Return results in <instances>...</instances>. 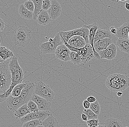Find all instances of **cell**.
Returning <instances> with one entry per match:
<instances>
[{"mask_svg": "<svg viewBox=\"0 0 129 127\" xmlns=\"http://www.w3.org/2000/svg\"><path fill=\"white\" fill-rule=\"evenodd\" d=\"M43 127H59V124L56 118L51 115L42 122Z\"/></svg>", "mask_w": 129, "mask_h": 127, "instance_id": "cell-26", "label": "cell"}, {"mask_svg": "<svg viewBox=\"0 0 129 127\" xmlns=\"http://www.w3.org/2000/svg\"><path fill=\"white\" fill-rule=\"evenodd\" d=\"M89 109L96 114L99 115L100 114L101 106L98 101L96 100L95 102L91 103Z\"/></svg>", "mask_w": 129, "mask_h": 127, "instance_id": "cell-32", "label": "cell"}, {"mask_svg": "<svg viewBox=\"0 0 129 127\" xmlns=\"http://www.w3.org/2000/svg\"><path fill=\"white\" fill-rule=\"evenodd\" d=\"M51 5V1L50 0H43L42 4V9L43 10L48 11Z\"/></svg>", "mask_w": 129, "mask_h": 127, "instance_id": "cell-37", "label": "cell"}, {"mask_svg": "<svg viewBox=\"0 0 129 127\" xmlns=\"http://www.w3.org/2000/svg\"><path fill=\"white\" fill-rule=\"evenodd\" d=\"M110 32L113 34H116L117 33V29L114 26H111L110 28Z\"/></svg>", "mask_w": 129, "mask_h": 127, "instance_id": "cell-41", "label": "cell"}, {"mask_svg": "<svg viewBox=\"0 0 129 127\" xmlns=\"http://www.w3.org/2000/svg\"><path fill=\"white\" fill-rule=\"evenodd\" d=\"M1 47V43H0V47Z\"/></svg>", "mask_w": 129, "mask_h": 127, "instance_id": "cell-48", "label": "cell"}, {"mask_svg": "<svg viewBox=\"0 0 129 127\" xmlns=\"http://www.w3.org/2000/svg\"><path fill=\"white\" fill-rule=\"evenodd\" d=\"M116 29L117 33L115 35L117 37L128 39L129 32V22L124 23Z\"/></svg>", "mask_w": 129, "mask_h": 127, "instance_id": "cell-20", "label": "cell"}, {"mask_svg": "<svg viewBox=\"0 0 129 127\" xmlns=\"http://www.w3.org/2000/svg\"><path fill=\"white\" fill-rule=\"evenodd\" d=\"M35 6L34 10L33 12V19L36 21L38 14L42 10V0H33Z\"/></svg>", "mask_w": 129, "mask_h": 127, "instance_id": "cell-28", "label": "cell"}, {"mask_svg": "<svg viewBox=\"0 0 129 127\" xmlns=\"http://www.w3.org/2000/svg\"><path fill=\"white\" fill-rule=\"evenodd\" d=\"M125 8L126 9L129 11V4L128 2L125 3Z\"/></svg>", "mask_w": 129, "mask_h": 127, "instance_id": "cell-43", "label": "cell"}, {"mask_svg": "<svg viewBox=\"0 0 129 127\" xmlns=\"http://www.w3.org/2000/svg\"><path fill=\"white\" fill-rule=\"evenodd\" d=\"M106 127H123L122 123L118 119L110 118L104 123Z\"/></svg>", "mask_w": 129, "mask_h": 127, "instance_id": "cell-27", "label": "cell"}, {"mask_svg": "<svg viewBox=\"0 0 129 127\" xmlns=\"http://www.w3.org/2000/svg\"><path fill=\"white\" fill-rule=\"evenodd\" d=\"M51 5L47 11L51 19L55 20L60 16L61 13V7L58 1L53 0L51 1Z\"/></svg>", "mask_w": 129, "mask_h": 127, "instance_id": "cell-16", "label": "cell"}, {"mask_svg": "<svg viewBox=\"0 0 129 127\" xmlns=\"http://www.w3.org/2000/svg\"><path fill=\"white\" fill-rule=\"evenodd\" d=\"M129 127L128 126H125V127Z\"/></svg>", "mask_w": 129, "mask_h": 127, "instance_id": "cell-49", "label": "cell"}, {"mask_svg": "<svg viewBox=\"0 0 129 127\" xmlns=\"http://www.w3.org/2000/svg\"><path fill=\"white\" fill-rule=\"evenodd\" d=\"M128 39H129V32L128 33Z\"/></svg>", "mask_w": 129, "mask_h": 127, "instance_id": "cell-47", "label": "cell"}, {"mask_svg": "<svg viewBox=\"0 0 129 127\" xmlns=\"http://www.w3.org/2000/svg\"><path fill=\"white\" fill-rule=\"evenodd\" d=\"M27 106L31 112H37L39 111L38 106L36 103L30 100L27 103Z\"/></svg>", "mask_w": 129, "mask_h": 127, "instance_id": "cell-34", "label": "cell"}, {"mask_svg": "<svg viewBox=\"0 0 129 127\" xmlns=\"http://www.w3.org/2000/svg\"><path fill=\"white\" fill-rule=\"evenodd\" d=\"M9 67L11 72L12 83L6 92L10 96L14 88L17 85L22 83L24 74L23 70L19 65L17 58L16 57L10 59Z\"/></svg>", "mask_w": 129, "mask_h": 127, "instance_id": "cell-2", "label": "cell"}, {"mask_svg": "<svg viewBox=\"0 0 129 127\" xmlns=\"http://www.w3.org/2000/svg\"><path fill=\"white\" fill-rule=\"evenodd\" d=\"M83 106L85 108L84 109H88L90 108L91 103L89 102L87 100H84L83 103Z\"/></svg>", "mask_w": 129, "mask_h": 127, "instance_id": "cell-38", "label": "cell"}, {"mask_svg": "<svg viewBox=\"0 0 129 127\" xmlns=\"http://www.w3.org/2000/svg\"><path fill=\"white\" fill-rule=\"evenodd\" d=\"M34 94L52 102L54 99L55 94L50 87L43 82H35Z\"/></svg>", "mask_w": 129, "mask_h": 127, "instance_id": "cell-8", "label": "cell"}, {"mask_svg": "<svg viewBox=\"0 0 129 127\" xmlns=\"http://www.w3.org/2000/svg\"><path fill=\"white\" fill-rule=\"evenodd\" d=\"M87 124L88 127H97L100 125V121L98 119L89 120L87 121Z\"/></svg>", "mask_w": 129, "mask_h": 127, "instance_id": "cell-36", "label": "cell"}, {"mask_svg": "<svg viewBox=\"0 0 129 127\" xmlns=\"http://www.w3.org/2000/svg\"><path fill=\"white\" fill-rule=\"evenodd\" d=\"M42 122L40 119L34 120L24 123L22 124V127H35L42 125Z\"/></svg>", "mask_w": 129, "mask_h": 127, "instance_id": "cell-31", "label": "cell"}, {"mask_svg": "<svg viewBox=\"0 0 129 127\" xmlns=\"http://www.w3.org/2000/svg\"><path fill=\"white\" fill-rule=\"evenodd\" d=\"M117 45L121 51L129 54V39L118 38Z\"/></svg>", "mask_w": 129, "mask_h": 127, "instance_id": "cell-25", "label": "cell"}, {"mask_svg": "<svg viewBox=\"0 0 129 127\" xmlns=\"http://www.w3.org/2000/svg\"><path fill=\"white\" fill-rule=\"evenodd\" d=\"M7 107L9 110L14 112L20 107L26 104L20 97H13L10 95L6 100Z\"/></svg>", "mask_w": 129, "mask_h": 127, "instance_id": "cell-14", "label": "cell"}, {"mask_svg": "<svg viewBox=\"0 0 129 127\" xmlns=\"http://www.w3.org/2000/svg\"><path fill=\"white\" fill-rule=\"evenodd\" d=\"M86 26L88 29L89 30V44H90L92 47L93 50V54H94V57L96 59H101L99 54L97 53L93 47V41L94 37L95 35L97 30L99 28V26L97 23H94L88 25Z\"/></svg>", "mask_w": 129, "mask_h": 127, "instance_id": "cell-13", "label": "cell"}, {"mask_svg": "<svg viewBox=\"0 0 129 127\" xmlns=\"http://www.w3.org/2000/svg\"><path fill=\"white\" fill-rule=\"evenodd\" d=\"M62 40L59 33H58L53 39L50 38L49 41L42 43L39 46L42 53L55 54L57 47L63 45Z\"/></svg>", "mask_w": 129, "mask_h": 127, "instance_id": "cell-5", "label": "cell"}, {"mask_svg": "<svg viewBox=\"0 0 129 127\" xmlns=\"http://www.w3.org/2000/svg\"><path fill=\"white\" fill-rule=\"evenodd\" d=\"M122 93L121 92H117V96L118 97H121L122 95Z\"/></svg>", "mask_w": 129, "mask_h": 127, "instance_id": "cell-44", "label": "cell"}, {"mask_svg": "<svg viewBox=\"0 0 129 127\" xmlns=\"http://www.w3.org/2000/svg\"><path fill=\"white\" fill-rule=\"evenodd\" d=\"M62 38L63 41V44L71 51H75L81 55L82 58V62L84 63L87 62L91 59L95 58L92 47L90 44H86V45L83 48L77 49L69 46L63 38Z\"/></svg>", "mask_w": 129, "mask_h": 127, "instance_id": "cell-7", "label": "cell"}, {"mask_svg": "<svg viewBox=\"0 0 129 127\" xmlns=\"http://www.w3.org/2000/svg\"><path fill=\"white\" fill-rule=\"evenodd\" d=\"M52 114V113L49 112L39 111L37 112H31L19 120L22 124L34 120L40 119L43 122L49 116Z\"/></svg>", "mask_w": 129, "mask_h": 127, "instance_id": "cell-9", "label": "cell"}, {"mask_svg": "<svg viewBox=\"0 0 129 127\" xmlns=\"http://www.w3.org/2000/svg\"><path fill=\"white\" fill-rule=\"evenodd\" d=\"M26 86L22 90L19 97L22 99L25 103L27 104L29 101L31 100L33 95L34 94L35 87V82L26 81Z\"/></svg>", "mask_w": 129, "mask_h": 127, "instance_id": "cell-10", "label": "cell"}, {"mask_svg": "<svg viewBox=\"0 0 129 127\" xmlns=\"http://www.w3.org/2000/svg\"><path fill=\"white\" fill-rule=\"evenodd\" d=\"M31 112L27 106V104H24L14 112L16 119H20L30 113Z\"/></svg>", "mask_w": 129, "mask_h": 127, "instance_id": "cell-23", "label": "cell"}, {"mask_svg": "<svg viewBox=\"0 0 129 127\" xmlns=\"http://www.w3.org/2000/svg\"><path fill=\"white\" fill-rule=\"evenodd\" d=\"M35 127H43V126L42 125H39V126H37Z\"/></svg>", "mask_w": 129, "mask_h": 127, "instance_id": "cell-46", "label": "cell"}, {"mask_svg": "<svg viewBox=\"0 0 129 127\" xmlns=\"http://www.w3.org/2000/svg\"><path fill=\"white\" fill-rule=\"evenodd\" d=\"M26 86V83L25 82L17 85L12 90L11 95L13 97L15 98L19 97L21 94L22 91L25 87Z\"/></svg>", "mask_w": 129, "mask_h": 127, "instance_id": "cell-29", "label": "cell"}, {"mask_svg": "<svg viewBox=\"0 0 129 127\" xmlns=\"http://www.w3.org/2000/svg\"><path fill=\"white\" fill-rule=\"evenodd\" d=\"M97 127H106L105 125H100L98 126Z\"/></svg>", "mask_w": 129, "mask_h": 127, "instance_id": "cell-45", "label": "cell"}, {"mask_svg": "<svg viewBox=\"0 0 129 127\" xmlns=\"http://www.w3.org/2000/svg\"><path fill=\"white\" fill-rule=\"evenodd\" d=\"M15 57L13 53L8 48L4 46L0 47V63Z\"/></svg>", "mask_w": 129, "mask_h": 127, "instance_id": "cell-21", "label": "cell"}, {"mask_svg": "<svg viewBox=\"0 0 129 127\" xmlns=\"http://www.w3.org/2000/svg\"><path fill=\"white\" fill-rule=\"evenodd\" d=\"M71 52L69 49L63 44L57 47L55 54L58 59L62 61L67 62L71 61Z\"/></svg>", "mask_w": 129, "mask_h": 127, "instance_id": "cell-12", "label": "cell"}, {"mask_svg": "<svg viewBox=\"0 0 129 127\" xmlns=\"http://www.w3.org/2000/svg\"><path fill=\"white\" fill-rule=\"evenodd\" d=\"M101 59H106L111 60L115 58L117 56V48L114 43L109 46L106 49L99 53Z\"/></svg>", "mask_w": 129, "mask_h": 127, "instance_id": "cell-15", "label": "cell"}, {"mask_svg": "<svg viewBox=\"0 0 129 127\" xmlns=\"http://www.w3.org/2000/svg\"><path fill=\"white\" fill-rule=\"evenodd\" d=\"M31 100L36 103L39 111L51 112V102L48 100L35 94L33 95Z\"/></svg>", "mask_w": 129, "mask_h": 127, "instance_id": "cell-11", "label": "cell"}, {"mask_svg": "<svg viewBox=\"0 0 129 127\" xmlns=\"http://www.w3.org/2000/svg\"><path fill=\"white\" fill-rule=\"evenodd\" d=\"M24 5L25 8L29 11L33 12L34 10L35 6L32 1H28L25 2Z\"/></svg>", "mask_w": 129, "mask_h": 127, "instance_id": "cell-35", "label": "cell"}, {"mask_svg": "<svg viewBox=\"0 0 129 127\" xmlns=\"http://www.w3.org/2000/svg\"><path fill=\"white\" fill-rule=\"evenodd\" d=\"M60 37L68 42L69 40L75 36H82L84 38L86 44H89V30L86 26V25L83 26L81 28L75 29L70 31H60L59 32Z\"/></svg>", "mask_w": 129, "mask_h": 127, "instance_id": "cell-6", "label": "cell"}, {"mask_svg": "<svg viewBox=\"0 0 129 127\" xmlns=\"http://www.w3.org/2000/svg\"><path fill=\"white\" fill-rule=\"evenodd\" d=\"M83 113L85 114L87 116L88 120L97 119L98 118V115L95 114L89 108L88 109H84Z\"/></svg>", "mask_w": 129, "mask_h": 127, "instance_id": "cell-33", "label": "cell"}, {"mask_svg": "<svg viewBox=\"0 0 129 127\" xmlns=\"http://www.w3.org/2000/svg\"><path fill=\"white\" fill-rule=\"evenodd\" d=\"M51 19L47 11L42 10L38 14L36 21L38 24L42 26H45L50 24Z\"/></svg>", "mask_w": 129, "mask_h": 127, "instance_id": "cell-19", "label": "cell"}, {"mask_svg": "<svg viewBox=\"0 0 129 127\" xmlns=\"http://www.w3.org/2000/svg\"><path fill=\"white\" fill-rule=\"evenodd\" d=\"M111 33L108 30H106L102 29L100 28L98 29L94 37L93 44L97 41L105 38H109L111 39L112 38Z\"/></svg>", "mask_w": 129, "mask_h": 127, "instance_id": "cell-22", "label": "cell"}, {"mask_svg": "<svg viewBox=\"0 0 129 127\" xmlns=\"http://www.w3.org/2000/svg\"><path fill=\"white\" fill-rule=\"evenodd\" d=\"M87 100L90 103L95 102L96 101V99L93 96H89L87 98Z\"/></svg>", "mask_w": 129, "mask_h": 127, "instance_id": "cell-40", "label": "cell"}, {"mask_svg": "<svg viewBox=\"0 0 129 127\" xmlns=\"http://www.w3.org/2000/svg\"><path fill=\"white\" fill-rule=\"evenodd\" d=\"M112 43L113 41L111 39L104 38L96 42L93 44V47L97 53H99L101 51L106 49Z\"/></svg>", "mask_w": 129, "mask_h": 127, "instance_id": "cell-17", "label": "cell"}, {"mask_svg": "<svg viewBox=\"0 0 129 127\" xmlns=\"http://www.w3.org/2000/svg\"><path fill=\"white\" fill-rule=\"evenodd\" d=\"M81 118L82 120H83V121L87 122V121L88 120L87 116L85 114H84V113H82V114H81Z\"/></svg>", "mask_w": 129, "mask_h": 127, "instance_id": "cell-42", "label": "cell"}, {"mask_svg": "<svg viewBox=\"0 0 129 127\" xmlns=\"http://www.w3.org/2000/svg\"><path fill=\"white\" fill-rule=\"evenodd\" d=\"M105 84L112 91H122L129 86V78L126 75L120 74H113L107 78Z\"/></svg>", "mask_w": 129, "mask_h": 127, "instance_id": "cell-1", "label": "cell"}, {"mask_svg": "<svg viewBox=\"0 0 129 127\" xmlns=\"http://www.w3.org/2000/svg\"><path fill=\"white\" fill-rule=\"evenodd\" d=\"M10 59L0 63V95L6 92L12 83L11 72L9 67Z\"/></svg>", "mask_w": 129, "mask_h": 127, "instance_id": "cell-4", "label": "cell"}, {"mask_svg": "<svg viewBox=\"0 0 129 127\" xmlns=\"http://www.w3.org/2000/svg\"><path fill=\"white\" fill-rule=\"evenodd\" d=\"M11 38L15 45L25 47L32 38L31 30L26 26H20L14 30L11 34Z\"/></svg>", "mask_w": 129, "mask_h": 127, "instance_id": "cell-3", "label": "cell"}, {"mask_svg": "<svg viewBox=\"0 0 129 127\" xmlns=\"http://www.w3.org/2000/svg\"><path fill=\"white\" fill-rule=\"evenodd\" d=\"M18 13L24 19L28 20L33 19V12L26 8L24 4H21L19 6Z\"/></svg>", "mask_w": 129, "mask_h": 127, "instance_id": "cell-24", "label": "cell"}, {"mask_svg": "<svg viewBox=\"0 0 129 127\" xmlns=\"http://www.w3.org/2000/svg\"><path fill=\"white\" fill-rule=\"evenodd\" d=\"M70 60L74 65H79L82 63V58L81 55L75 51H71Z\"/></svg>", "mask_w": 129, "mask_h": 127, "instance_id": "cell-30", "label": "cell"}, {"mask_svg": "<svg viewBox=\"0 0 129 127\" xmlns=\"http://www.w3.org/2000/svg\"><path fill=\"white\" fill-rule=\"evenodd\" d=\"M5 21L0 18V32H2L5 28Z\"/></svg>", "mask_w": 129, "mask_h": 127, "instance_id": "cell-39", "label": "cell"}, {"mask_svg": "<svg viewBox=\"0 0 129 127\" xmlns=\"http://www.w3.org/2000/svg\"><path fill=\"white\" fill-rule=\"evenodd\" d=\"M67 43L71 46L77 49L83 48L87 44L84 38L82 36H79L72 37Z\"/></svg>", "mask_w": 129, "mask_h": 127, "instance_id": "cell-18", "label": "cell"}]
</instances>
